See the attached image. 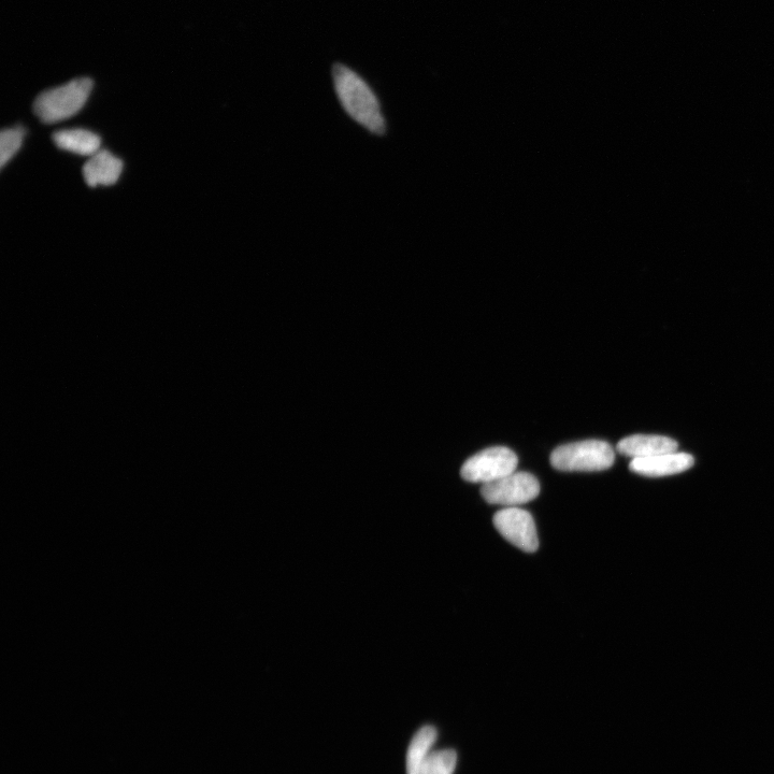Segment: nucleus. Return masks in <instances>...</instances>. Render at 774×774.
Listing matches in <instances>:
<instances>
[{"instance_id":"1","label":"nucleus","mask_w":774,"mask_h":774,"mask_svg":"<svg viewBox=\"0 0 774 774\" xmlns=\"http://www.w3.org/2000/svg\"><path fill=\"white\" fill-rule=\"evenodd\" d=\"M336 95L343 110L371 134L382 136L386 122L380 100L371 86L354 70L343 64L333 68Z\"/></svg>"},{"instance_id":"2","label":"nucleus","mask_w":774,"mask_h":774,"mask_svg":"<svg viewBox=\"0 0 774 774\" xmlns=\"http://www.w3.org/2000/svg\"><path fill=\"white\" fill-rule=\"evenodd\" d=\"M94 81L88 77L76 78L57 88L42 92L35 99L34 112L46 124L73 118L90 98Z\"/></svg>"},{"instance_id":"3","label":"nucleus","mask_w":774,"mask_h":774,"mask_svg":"<svg viewBox=\"0 0 774 774\" xmlns=\"http://www.w3.org/2000/svg\"><path fill=\"white\" fill-rule=\"evenodd\" d=\"M550 461L559 471H602L613 466L615 453L606 441L585 440L556 448Z\"/></svg>"},{"instance_id":"4","label":"nucleus","mask_w":774,"mask_h":774,"mask_svg":"<svg viewBox=\"0 0 774 774\" xmlns=\"http://www.w3.org/2000/svg\"><path fill=\"white\" fill-rule=\"evenodd\" d=\"M518 464V456L509 448H489L470 457L461 469V476L471 483L489 484L511 475Z\"/></svg>"},{"instance_id":"5","label":"nucleus","mask_w":774,"mask_h":774,"mask_svg":"<svg viewBox=\"0 0 774 774\" xmlns=\"http://www.w3.org/2000/svg\"><path fill=\"white\" fill-rule=\"evenodd\" d=\"M539 493V481L528 472H513L503 479L484 484L481 489L486 503L507 508L527 504Z\"/></svg>"},{"instance_id":"6","label":"nucleus","mask_w":774,"mask_h":774,"mask_svg":"<svg viewBox=\"0 0 774 774\" xmlns=\"http://www.w3.org/2000/svg\"><path fill=\"white\" fill-rule=\"evenodd\" d=\"M493 522L498 533L514 547L527 553L538 550L537 528L529 512L516 507L505 508L495 514Z\"/></svg>"},{"instance_id":"7","label":"nucleus","mask_w":774,"mask_h":774,"mask_svg":"<svg viewBox=\"0 0 774 774\" xmlns=\"http://www.w3.org/2000/svg\"><path fill=\"white\" fill-rule=\"evenodd\" d=\"M693 465L692 455L677 451L647 458H635L629 468L640 476L662 478L678 475L692 468Z\"/></svg>"},{"instance_id":"8","label":"nucleus","mask_w":774,"mask_h":774,"mask_svg":"<svg viewBox=\"0 0 774 774\" xmlns=\"http://www.w3.org/2000/svg\"><path fill=\"white\" fill-rule=\"evenodd\" d=\"M123 170V162L109 151H98L86 162L82 172L85 183L90 188H96L98 185L116 184Z\"/></svg>"},{"instance_id":"9","label":"nucleus","mask_w":774,"mask_h":774,"mask_svg":"<svg viewBox=\"0 0 774 774\" xmlns=\"http://www.w3.org/2000/svg\"><path fill=\"white\" fill-rule=\"evenodd\" d=\"M677 441L657 435H634L618 443L616 450L622 455L635 458H647L656 455L677 452Z\"/></svg>"},{"instance_id":"10","label":"nucleus","mask_w":774,"mask_h":774,"mask_svg":"<svg viewBox=\"0 0 774 774\" xmlns=\"http://www.w3.org/2000/svg\"><path fill=\"white\" fill-rule=\"evenodd\" d=\"M52 139L54 145L60 150L81 156L96 154L102 145V139L97 134L82 128L56 132Z\"/></svg>"},{"instance_id":"11","label":"nucleus","mask_w":774,"mask_h":774,"mask_svg":"<svg viewBox=\"0 0 774 774\" xmlns=\"http://www.w3.org/2000/svg\"><path fill=\"white\" fill-rule=\"evenodd\" d=\"M437 740V730L424 726L411 740L407 752V774H422L423 766Z\"/></svg>"},{"instance_id":"12","label":"nucleus","mask_w":774,"mask_h":774,"mask_svg":"<svg viewBox=\"0 0 774 774\" xmlns=\"http://www.w3.org/2000/svg\"><path fill=\"white\" fill-rule=\"evenodd\" d=\"M25 129L20 126L6 128L0 135V164L4 168L23 145Z\"/></svg>"},{"instance_id":"13","label":"nucleus","mask_w":774,"mask_h":774,"mask_svg":"<svg viewBox=\"0 0 774 774\" xmlns=\"http://www.w3.org/2000/svg\"><path fill=\"white\" fill-rule=\"evenodd\" d=\"M457 764V755L453 750L436 751L429 754L422 774H453Z\"/></svg>"}]
</instances>
